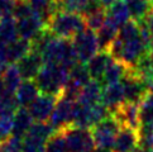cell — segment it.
I'll list each match as a JSON object with an SVG mask.
<instances>
[{
    "instance_id": "cell-11",
    "label": "cell",
    "mask_w": 153,
    "mask_h": 152,
    "mask_svg": "<svg viewBox=\"0 0 153 152\" xmlns=\"http://www.w3.org/2000/svg\"><path fill=\"white\" fill-rule=\"evenodd\" d=\"M58 98L47 95V94H39L37 99L32 103V105L28 108L32 118L34 122H47L50 121L52 113L54 110Z\"/></svg>"
},
{
    "instance_id": "cell-32",
    "label": "cell",
    "mask_w": 153,
    "mask_h": 152,
    "mask_svg": "<svg viewBox=\"0 0 153 152\" xmlns=\"http://www.w3.org/2000/svg\"><path fill=\"white\" fill-rule=\"evenodd\" d=\"M0 148L3 152H22L23 151V139L15 136H10L0 142Z\"/></svg>"
},
{
    "instance_id": "cell-5",
    "label": "cell",
    "mask_w": 153,
    "mask_h": 152,
    "mask_svg": "<svg viewBox=\"0 0 153 152\" xmlns=\"http://www.w3.org/2000/svg\"><path fill=\"white\" fill-rule=\"evenodd\" d=\"M110 114L111 113L102 105V103H97L94 105H81L76 103L72 126L90 129Z\"/></svg>"
},
{
    "instance_id": "cell-16",
    "label": "cell",
    "mask_w": 153,
    "mask_h": 152,
    "mask_svg": "<svg viewBox=\"0 0 153 152\" xmlns=\"http://www.w3.org/2000/svg\"><path fill=\"white\" fill-rule=\"evenodd\" d=\"M139 146V133L132 128L123 127L113 145V152H133Z\"/></svg>"
},
{
    "instance_id": "cell-4",
    "label": "cell",
    "mask_w": 153,
    "mask_h": 152,
    "mask_svg": "<svg viewBox=\"0 0 153 152\" xmlns=\"http://www.w3.org/2000/svg\"><path fill=\"white\" fill-rule=\"evenodd\" d=\"M122 128V124L119 123V121L113 114L104 118L95 127H92L90 131L92 133V137H94L96 148L111 151L117 136Z\"/></svg>"
},
{
    "instance_id": "cell-9",
    "label": "cell",
    "mask_w": 153,
    "mask_h": 152,
    "mask_svg": "<svg viewBox=\"0 0 153 152\" xmlns=\"http://www.w3.org/2000/svg\"><path fill=\"white\" fill-rule=\"evenodd\" d=\"M75 109H76V101L68 100L63 96L58 98L54 110L50 118V124L54 129V132L63 131L65 128L72 126Z\"/></svg>"
},
{
    "instance_id": "cell-26",
    "label": "cell",
    "mask_w": 153,
    "mask_h": 152,
    "mask_svg": "<svg viewBox=\"0 0 153 152\" xmlns=\"http://www.w3.org/2000/svg\"><path fill=\"white\" fill-rule=\"evenodd\" d=\"M1 79L4 83L5 91L10 95H15V91L18 90L19 85L23 81L17 65H9L7 70L4 71V74L1 75Z\"/></svg>"
},
{
    "instance_id": "cell-7",
    "label": "cell",
    "mask_w": 153,
    "mask_h": 152,
    "mask_svg": "<svg viewBox=\"0 0 153 152\" xmlns=\"http://www.w3.org/2000/svg\"><path fill=\"white\" fill-rule=\"evenodd\" d=\"M56 133L47 122H34L23 138V151L22 152H43L47 141Z\"/></svg>"
},
{
    "instance_id": "cell-34",
    "label": "cell",
    "mask_w": 153,
    "mask_h": 152,
    "mask_svg": "<svg viewBox=\"0 0 153 152\" xmlns=\"http://www.w3.org/2000/svg\"><path fill=\"white\" fill-rule=\"evenodd\" d=\"M143 23L146 24L147 28H148V31L153 34V9L151 10V13L148 14V17L146 18V20L143 22Z\"/></svg>"
},
{
    "instance_id": "cell-29",
    "label": "cell",
    "mask_w": 153,
    "mask_h": 152,
    "mask_svg": "<svg viewBox=\"0 0 153 152\" xmlns=\"http://www.w3.org/2000/svg\"><path fill=\"white\" fill-rule=\"evenodd\" d=\"M84 19H85V23H86L87 28H90L94 32H97L106 22V9L105 8L97 9V10H95V12L90 13L89 15L84 17Z\"/></svg>"
},
{
    "instance_id": "cell-31",
    "label": "cell",
    "mask_w": 153,
    "mask_h": 152,
    "mask_svg": "<svg viewBox=\"0 0 153 152\" xmlns=\"http://www.w3.org/2000/svg\"><path fill=\"white\" fill-rule=\"evenodd\" d=\"M13 119L14 115L12 114H0V142L12 136Z\"/></svg>"
},
{
    "instance_id": "cell-18",
    "label": "cell",
    "mask_w": 153,
    "mask_h": 152,
    "mask_svg": "<svg viewBox=\"0 0 153 152\" xmlns=\"http://www.w3.org/2000/svg\"><path fill=\"white\" fill-rule=\"evenodd\" d=\"M38 95H39V89L36 84L34 80H23L22 84L19 85L18 90L15 91V100L19 108H28L32 105Z\"/></svg>"
},
{
    "instance_id": "cell-17",
    "label": "cell",
    "mask_w": 153,
    "mask_h": 152,
    "mask_svg": "<svg viewBox=\"0 0 153 152\" xmlns=\"http://www.w3.org/2000/svg\"><path fill=\"white\" fill-rule=\"evenodd\" d=\"M110 61H111V56L108 51L97 52L86 65V69H87V72L90 75V79L101 84L104 75L106 72V69H108Z\"/></svg>"
},
{
    "instance_id": "cell-24",
    "label": "cell",
    "mask_w": 153,
    "mask_h": 152,
    "mask_svg": "<svg viewBox=\"0 0 153 152\" xmlns=\"http://www.w3.org/2000/svg\"><path fill=\"white\" fill-rule=\"evenodd\" d=\"M128 67L124 66L123 63L118 62L117 60H114L111 57V61L109 62V66L106 69V72L104 75V79L101 81V86L106 85H111V84H117V83H120L124 77L125 75L128 74Z\"/></svg>"
},
{
    "instance_id": "cell-19",
    "label": "cell",
    "mask_w": 153,
    "mask_h": 152,
    "mask_svg": "<svg viewBox=\"0 0 153 152\" xmlns=\"http://www.w3.org/2000/svg\"><path fill=\"white\" fill-rule=\"evenodd\" d=\"M130 20V14L124 0H117L106 9V22L120 29Z\"/></svg>"
},
{
    "instance_id": "cell-33",
    "label": "cell",
    "mask_w": 153,
    "mask_h": 152,
    "mask_svg": "<svg viewBox=\"0 0 153 152\" xmlns=\"http://www.w3.org/2000/svg\"><path fill=\"white\" fill-rule=\"evenodd\" d=\"M15 1L13 0H0V19L13 15Z\"/></svg>"
},
{
    "instance_id": "cell-30",
    "label": "cell",
    "mask_w": 153,
    "mask_h": 152,
    "mask_svg": "<svg viewBox=\"0 0 153 152\" xmlns=\"http://www.w3.org/2000/svg\"><path fill=\"white\" fill-rule=\"evenodd\" d=\"M43 152H67L66 141H65L62 132H56L47 141Z\"/></svg>"
},
{
    "instance_id": "cell-37",
    "label": "cell",
    "mask_w": 153,
    "mask_h": 152,
    "mask_svg": "<svg viewBox=\"0 0 153 152\" xmlns=\"http://www.w3.org/2000/svg\"><path fill=\"white\" fill-rule=\"evenodd\" d=\"M151 51H153V36H152V41H151Z\"/></svg>"
},
{
    "instance_id": "cell-21",
    "label": "cell",
    "mask_w": 153,
    "mask_h": 152,
    "mask_svg": "<svg viewBox=\"0 0 153 152\" xmlns=\"http://www.w3.org/2000/svg\"><path fill=\"white\" fill-rule=\"evenodd\" d=\"M32 51L30 41L18 38L14 42L7 45V60L9 65L18 63L24 56H27Z\"/></svg>"
},
{
    "instance_id": "cell-20",
    "label": "cell",
    "mask_w": 153,
    "mask_h": 152,
    "mask_svg": "<svg viewBox=\"0 0 153 152\" xmlns=\"http://www.w3.org/2000/svg\"><path fill=\"white\" fill-rule=\"evenodd\" d=\"M33 118H32L30 113L28 109L25 108H19L14 114V119H13V132L12 136L19 137L23 139L24 136L28 133L30 127L33 126Z\"/></svg>"
},
{
    "instance_id": "cell-10",
    "label": "cell",
    "mask_w": 153,
    "mask_h": 152,
    "mask_svg": "<svg viewBox=\"0 0 153 152\" xmlns=\"http://www.w3.org/2000/svg\"><path fill=\"white\" fill-rule=\"evenodd\" d=\"M125 91V103H132V104H140L146 94L148 93V88L142 81L138 76L134 75L132 69L128 70V74L122 80Z\"/></svg>"
},
{
    "instance_id": "cell-23",
    "label": "cell",
    "mask_w": 153,
    "mask_h": 152,
    "mask_svg": "<svg viewBox=\"0 0 153 152\" xmlns=\"http://www.w3.org/2000/svg\"><path fill=\"white\" fill-rule=\"evenodd\" d=\"M124 1L127 4L130 18L137 23L144 22L153 9V4L149 0H124Z\"/></svg>"
},
{
    "instance_id": "cell-27",
    "label": "cell",
    "mask_w": 153,
    "mask_h": 152,
    "mask_svg": "<svg viewBox=\"0 0 153 152\" xmlns=\"http://www.w3.org/2000/svg\"><path fill=\"white\" fill-rule=\"evenodd\" d=\"M118 32L119 29L115 28L114 25L109 24L108 22H105V24L96 32L97 43H99V48L101 51H109V48L111 47L118 36Z\"/></svg>"
},
{
    "instance_id": "cell-14",
    "label": "cell",
    "mask_w": 153,
    "mask_h": 152,
    "mask_svg": "<svg viewBox=\"0 0 153 152\" xmlns=\"http://www.w3.org/2000/svg\"><path fill=\"white\" fill-rule=\"evenodd\" d=\"M15 65H17L19 74L23 80H34L42 70L45 61H43V58L39 53L30 51L28 55L24 56Z\"/></svg>"
},
{
    "instance_id": "cell-15",
    "label": "cell",
    "mask_w": 153,
    "mask_h": 152,
    "mask_svg": "<svg viewBox=\"0 0 153 152\" xmlns=\"http://www.w3.org/2000/svg\"><path fill=\"white\" fill-rule=\"evenodd\" d=\"M46 28V23L36 12L23 19L17 20V29L19 38L32 41L33 38Z\"/></svg>"
},
{
    "instance_id": "cell-1",
    "label": "cell",
    "mask_w": 153,
    "mask_h": 152,
    "mask_svg": "<svg viewBox=\"0 0 153 152\" xmlns=\"http://www.w3.org/2000/svg\"><path fill=\"white\" fill-rule=\"evenodd\" d=\"M68 69L59 65L45 63L34 81L42 94L59 98L68 81Z\"/></svg>"
},
{
    "instance_id": "cell-28",
    "label": "cell",
    "mask_w": 153,
    "mask_h": 152,
    "mask_svg": "<svg viewBox=\"0 0 153 152\" xmlns=\"http://www.w3.org/2000/svg\"><path fill=\"white\" fill-rule=\"evenodd\" d=\"M142 124H153V90H149L139 104Z\"/></svg>"
},
{
    "instance_id": "cell-12",
    "label": "cell",
    "mask_w": 153,
    "mask_h": 152,
    "mask_svg": "<svg viewBox=\"0 0 153 152\" xmlns=\"http://www.w3.org/2000/svg\"><path fill=\"white\" fill-rule=\"evenodd\" d=\"M115 117L122 127L132 128L138 131L142 126L140 122V112H139V105L138 104H132V103H124L120 105L118 109L111 113Z\"/></svg>"
},
{
    "instance_id": "cell-25",
    "label": "cell",
    "mask_w": 153,
    "mask_h": 152,
    "mask_svg": "<svg viewBox=\"0 0 153 152\" xmlns=\"http://www.w3.org/2000/svg\"><path fill=\"white\" fill-rule=\"evenodd\" d=\"M18 38L19 36L17 29V20L13 18V15L0 19V43L9 45Z\"/></svg>"
},
{
    "instance_id": "cell-38",
    "label": "cell",
    "mask_w": 153,
    "mask_h": 152,
    "mask_svg": "<svg viewBox=\"0 0 153 152\" xmlns=\"http://www.w3.org/2000/svg\"><path fill=\"white\" fill-rule=\"evenodd\" d=\"M13 1H15V3H17V1H22V0H13Z\"/></svg>"
},
{
    "instance_id": "cell-8",
    "label": "cell",
    "mask_w": 153,
    "mask_h": 152,
    "mask_svg": "<svg viewBox=\"0 0 153 152\" xmlns=\"http://www.w3.org/2000/svg\"><path fill=\"white\" fill-rule=\"evenodd\" d=\"M72 45L80 63H87L100 50L96 32L91 31L87 27L74 37Z\"/></svg>"
},
{
    "instance_id": "cell-35",
    "label": "cell",
    "mask_w": 153,
    "mask_h": 152,
    "mask_svg": "<svg viewBox=\"0 0 153 152\" xmlns=\"http://www.w3.org/2000/svg\"><path fill=\"white\" fill-rule=\"evenodd\" d=\"M133 152H153V148H148V147H144V146H138Z\"/></svg>"
},
{
    "instance_id": "cell-13",
    "label": "cell",
    "mask_w": 153,
    "mask_h": 152,
    "mask_svg": "<svg viewBox=\"0 0 153 152\" xmlns=\"http://www.w3.org/2000/svg\"><path fill=\"white\" fill-rule=\"evenodd\" d=\"M101 103L106 109L114 113L120 105L125 103V91L123 83H117L111 85H106L102 88L101 93Z\"/></svg>"
},
{
    "instance_id": "cell-3",
    "label": "cell",
    "mask_w": 153,
    "mask_h": 152,
    "mask_svg": "<svg viewBox=\"0 0 153 152\" xmlns=\"http://www.w3.org/2000/svg\"><path fill=\"white\" fill-rule=\"evenodd\" d=\"M46 28L54 37L72 41L75 36L86 28V23L82 15L57 10L50 18Z\"/></svg>"
},
{
    "instance_id": "cell-6",
    "label": "cell",
    "mask_w": 153,
    "mask_h": 152,
    "mask_svg": "<svg viewBox=\"0 0 153 152\" xmlns=\"http://www.w3.org/2000/svg\"><path fill=\"white\" fill-rule=\"evenodd\" d=\"M62 132L66 141L67 152H92L95 151V141L90 129L79 127H67Z\"/></svg>"
},
{
    "instance_id": "cell-2",
    "label": "cell",
    "mask_w": 153,
    "mask_h": 152,
    "mask_svg": "<svg viewBox=\"0 0 153 152\" xmlns=\"http://www.w3.org/2000/svg\"><path fill=\"white\" fill-rule=\"evenodd\" d=\"M41 56L45 63L59 65V66H63L68 70L79 63L72 41L63 39V38L53 37L47 43V46L43 48Z\"/></svg>"
},
{
    "instance_id": "cell-39",
    "label": "cell",
    "mask_w": 153,
    "mask_h": 152,
    "mask_svg": "<svg viewBox=\"0 0 153 152\" xmlns=\"http://www.w3.org/2000/svg\"><path fill=\"white\" fill-rule=\"evenodd\" d=\"M149 1H151V3H152V4H153V0H149Z\"/></svg>"
},
{
    "instance_id": "cell-22",
    "label": "cell",
    "mask_w": 153,
    "mask_h": 152,
    "mask_svg": "<svg viewBox=\"0 0 153 152\" xmlns=\"http://www.w3.org/2000/svg\"><path fill=\"white\" fill-rule=\"evenodd\" d=\"M101 93L102 86L97 81L91 80L89 84H86L77 98V104L81 105H94L97 103H101Z\"/></svg>"
},
{
    "instance_id": "cell-36",
    "label": "cell",
    "mask_w": 153,
    "mask_h": 152,
    "mask_svg": "<svg viewBox=\"0 0 153 152\" xmlns=\"http://www.w3.org/2000/svg\"><path fill=\"white\" fill-rule=\"evenodd\" d=\"M92 152H113V151H106V150H95Z\"/></svg>"
}]
</instances>
